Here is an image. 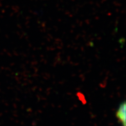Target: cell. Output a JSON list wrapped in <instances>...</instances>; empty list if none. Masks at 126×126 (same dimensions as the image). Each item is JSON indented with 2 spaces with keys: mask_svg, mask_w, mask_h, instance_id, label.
<instances>
[{
  "mask_svg": "<svg viewBox=\"0 0 126 126\" xmlns=\"http://www.w3.org/2000/svg\"><path fill=\"white\" fill-rule=\"evenodd\" d=\"M126 102H123L120 104L118 110L116 112V116L117 119L121 123L123 126H126Z\"/></svg>",
  "mask_w": 126,
  "mask_h": 126,
  "instance_id": "1",
  "label": "cell"
}]
</instances>
